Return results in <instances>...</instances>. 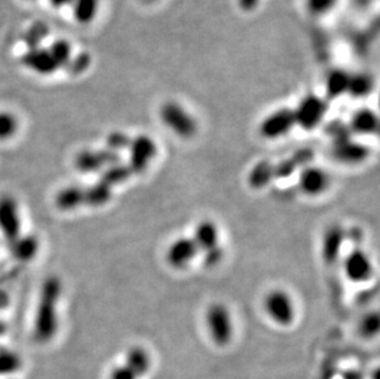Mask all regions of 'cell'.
I'll use <instances>...</instances> for the list:
<instances>
[{
  "label": "cell",
  "instance_id": "9",
  "mask_svg": "<svg viewBox=\"0 0 380 379\" xmlns=\"http://www.w3.org/2000/svg\"><path fill=\"white\" fill-rule=\"evenodd\" d=\"M293 109H278L266 116L260 125V135L266 140H277L287 135L295 127Z\"/></svg>",
  "mask_w": 380,
  "mask_h": 379
},
{
  "label": "cell",
  "instance_id": "35",
  "mask_svg": "<svg viewBox=\"0 0 380 379\" xmlns=\"http://www.w3.org/2000/svg\"><path fill=\"white\" fill-rule=\"evenodd\" d=\"M379 315L377 313H370L360 322V330L365 336H374L379 330Z\"/></svg>",
  "mask_w": 380,
  "mask_h": 379
},
{
  "label": "cell",
  "instance_id": "2",
  "mask_svg": "<svg viewBox=\"0 0 380 379\" xmlns=\"http://www.w3.org/2000/svg\"><path fill=\"white\" fill-rule=\"evenodd\" d=\"M159 117L166 128L184 140H190L198 131V124L193 114L176 101H166L161 105Z\"/></svg>",
  "mask_w": 380,
  "mask_h": 379
},
{
  "label": "cell",
  "instance_id": "18",
  "mask_svg": "<svg viewBox=\"0 0 380 379\" xmlns=\"http://www.w3.org/2000/svg\"><path fill=\"white\" fill-rule=\"evenodd\" d=\"M349 131L357 135H375L379 128L378 114L373 110L360 109L356 111L349 121Z\"/></svg>",
  "mask_w": 380,
  "mask_h": 379
},
{
  "label": "cell",
  "instance_id": "25",
  "mask_svg": "<svg viewBox=\"0 0 380 379\" xmlns=\"http://www.w3.org/2000/svg\"><path fill=\"white\" fill-rule=\"evenodd\" d=\"M24 367V361L19 353L11 348H0V377L17 374Z\"/></svg>",
  "mask_w": 380,
  "mask_h": 379
},
{
  "label": "cell",
  "instance_id": "23",
  "mask_svg": "<svg viewBox=\"0 0 380 379\" xmlns=\"http://www.w3.org/2000/svg\"><path fill=\"white\" fill-rule=\"evenodd\" d=\"M374 89V79L372 74L360 72V73H351L349 78V91L351 96L362 99L372 94Z\"/></svg>",
  "mask_w": 380,
  "mask_h": 379
},
{
  "label": "cell",
  "instance_id": "28",
  "mask_svg": "<svg viewBox=\"0 0 380 379\" xmlns=\"http://www.w3.org/2000/svg\"><path fill=\"white\" fill-rule=\"evenodd\" d=\"M19 120L10 111H0V142L11 140L19 131Z\"/></svg>",
  "mask_w": 380,
  "mask_h": 379
},
{
  "label": "cell",
  "instance_id": "1",
  "mask_svg": "<svg viewBox=\"0 0 380 379\" xmlns=\"http://www.w3.org/2000/svg\"><path fill=\"white\" fill-rule=\"evenodd\" d=\"M62 295V281L57 276L45 278L32 319V339L38 345L51 343L59 333Z\"/></svg>",
  "mask_w": 380,
  "mask_h": 379
},
{
  "label": "cell",
  "instance_id": "29",
  "mask_svg": "<svg viewBox=\"0 0 380 379\" xmlns=\"http://www.w3.org/2000/svg\"><path fill=\"white\" fill-rule=\"evenodd\" d=\"M48 51L59 68L67 67L68 63L72 59V46L67 40H57L52 43Z\"/></svg>",
  "mask_w": 380,
  "mask_h": 379
},
{
  "label": "cell",
  "instance_id": "15",
  "mask_svg": "<svg viewBox=\"0 0 380 379\" xmlns=\"http://www.w3.org/2000/svg\"><path fill=\"white\" fill-rule=\"evenodd\" d=\"M334 156L346 164H360L370 156V149L358 142L344 138L334 142Z\"/></svg>",
  "mask_w": 380,
  "mask_h": 379
},
{
  "label": "cell",
  "instance_id": "11",
  "mask_svg": "<svg viewBox=\"0 0 380 379\" xmlns=\"http://www.w3.org/2000/svg\"><path fill=\"white\" fill-rule=\"evenodd\" d=\"M344 272L349 281L360 283L370 280L373 274V265L365 250L355 249L344 260Z\"/></svg>",
  "mask_w": 380,
  "mask_h": 379
},
{
  "label": "cell",
  "instance_id": "27",
  "mask_svg": "<svg viewBox=\"0 0 380 379\" xmlns=\"http://www.w3.org/2000/svg\"><path fill=\"white\" fill-rule=\"evenodd\" d=\"M131 175H132V172H131L129 165L121 164V161H119V163H116V164L103 169L100 181L105 182L110 187L116 186V185H119L126 180H129Z\"/></svg>",
  "mask_w": 380,
  "mask_h": 379
},
{
  "label": "cell",
  "instance_id": "26",
  "mask_svg": "<svg viewBox=\"0 0 380 379\" xmlns=\"http://www.w3.org/2000/svg\"><path fill=\"white\" fill-rule=\"evenodd\" d=\"M73 13L79 24L87 25L95 20L100 8V0H74Z\"/></svg>",
  "mask_w": 380,
  "mask_h": 379
},
{
  "label": "cell",
  "instance_id": "12",
  "mask_svg": "<svg viewBox=\"0 0 380 379\" xmlns=\"http://www.w3.org/2000/svg\"><path fill=\"white\" fill-rule=\"evenodd\" d=\"M198 248L192 238L182 237L175 240L166 253V260L175 269H181L189 265L198 254Z\"/></svg>",
  "mask_w": 380,
  "mask_h": 379
},
{
  "label": "cell",
  "instance_id": "6",
  "mask_svg": "<svg viewBox=\"0 0 380 379\" xmlns=\"http://www.w3.org/2000/svg\"><path fill=\"white\" fill-rule=\"evenodd\" d=\"M206 324L212 340L218 346H226L231 343L234 334V327L231 312L224 304L214 303L208 308Z\"/></svg>",
  "mask_w": 380,
  "mask_h": 379
},
{
  "label": "cell",
  "instance_id": "21",
  "mask_svg": "<svg viewBox=\"0 0 380 379\" xmlns=\"http://www.w3.org/2000/svg\"><path fill=\"white\" fill-rule=\"evenodd\" d=\"M10 250L14 258L17 261H22V262H29L32 259H35L38 249H40V245H38V240L30 235H21L20 238L11 243Z\"/></svg>",
  "mask_w": 380,
  "mask_h": 379
},
{
  "label": "cell",
  "instance_id": "5",
  "mask_svg": "<svg viewBox=\"0 0 380 379\" xmlns=\"http://www.w3.org/2000/svg\"><path fill=\"white\" fill-rule=\"evenodd\" d=\"M22 235V216L19 202L9 195L0 198V237L8 244Z\"/></svg>",
  "mask_w": 380,
  "mask_h": 379
},
{
  "label": "cell",
  "instance_id": "34",
  "mask_svg": "<svg viewBox=\"0 0 380 379\" xmlns=\"http://www.w3.org/2000/svg\"><path fill=\"white\" fill-rule=\"evenodd\" d=\"M298 168L297 163L291 156L288 159L279 161L278 164H275V177L276 179H287V177H292L294 172H297Z\"/></svg>",
  "mask_w": 380,
  "mask_h": 379
},
{
  "label": "cell",
  "instance_id": "3",
  "mask_svg": "<svg viewBox=\"0 0 380 379\" xmlns=\"http://www.w3.org/2000/svg\"><path fill=\"white\" fill-rule=\"evenodd\" d=\"M152 367V357L145 348L134 346L129 348L122 364L111 369L108 379H142Z\"/></svg>",
  "mask_w": 380,
  "mask_h": 379
},
{
  "label": "cell",
  "instance_id": "20",
  "mask_svg": "<svg viewBox=\"0 0 380 379\" xmlns=\"http://www.w3.org/2000/svg\"><path fill=\"white\" fill-rule=\"evenodd\" d=\"M275 179V164L270 161H257L247 175L249 185L255 190L265 188Z\"/></svg>",
  "mask_w": 380,
  "mask_h": 379
},
{
  "label": "cell",
  "instance_id": "24",
  "mask_svg": "<svg viewBox=\"0 0 380 379\" xmlns=\"http://www.w3.org/2000/svg\"><path fill=\"white\" fill-rule=\"evenodd\" d=\"M57 206L59 209L72 211L84 205V188L80 186H68L57 195Z\"/></svg>",
  "mask_w": 380,
  "mask_h": 379
},
{
  "label": "cell",
  "instance_id": "14",
  "mask_svg": "<svg viewBox=\"0 0 380 379\" xmlns=\"http://www.w3.org/2000/svg\"><path fill=\"white\" fill-rule=\"evenodd\" d=\"M21 61L25 67L41 75H50L54 73L57 69H59L50 51L42 47L27 50Z\"/></svg>",
  "mask_w": 380,
  "mask_h": 379
},
{
  "label": "cell",
  "instance_id": "37",
  "mask_svg": "<svg viewBox=\"0 0 380 379\" xmlns=\"http://www.w3.org/2000/svg\"><path fill=\"white\" fill-rule=\"evenodd\" d=\"M292 158L297 163L298 167H305L313 159L314 151L312 149H300V151H295Z\"/></svg>",
  "mask_w": 380,
  "mask_h": 379
},
{
  "label": "cell",
  "instance_id": "33",
  "mask_svg": "<svg viewBox=\"0 0 380 379\" xmlns=\"http://www.w3.org/2000/svg\"><path fill=\"white\" fill-rule=\"evenodd\" d=\"M92 64V57L87 52H82L77 54L75 57L71 59V62L68 63V69L73 74H82L87 72V68Z\"/></svg>",
  "mask_w": 380,
  "mask_h": 379
},
{
  "label": "cell",
  "instance_id": "39",
  "mask_svg": "<svg viewBox=\"0 0 380 379\" xmlns=\"http://www.w3.org/2000/svg\"><path fill=\"white\" fill-rule=\"evenodd\" d=\"M52 6L54 8H63V6H71L74 0H50Z\"/></svg>",
  "mask_w": 380,
  "mask_h": 379
},
{
  "label": "cell",
  "instance_id": "19",
  "mask_svg": "<svg viewBox=\"0 0 380 379\" xmlns=\"http://www.w3.org/2000/svg\"><path fill=\"white\" fill-rule=\"evenodd\" d=\"M349 78H351V73H349L347 70L341 68L332 69L325 80V90H326L328 99H337L339 96L347 94Z\"/></svg>",
  "mask_w": 380,
  "mask_h": 379
},
{
  "label": "cell",
  "instance_id": "30",
  "mask_svg": "<svg viewBox=\"0 0 380 379\" xmlns=\"http://www.w3.org/2000/svg\"><path fill=\"white\" fill-rule=\"evenodd\" d=\"M48 35V27H47L45 22H35L29 31L26 32L25 37H24V41L29 50H34V48H38L41 42L46 38Z\"/></svg>",
  "mask_w": 380,
  "mask_h": 379
},
{
  "label": "cell",
  "instance_id": "10",
  "mask_svg": "<svg viewBox=\"0 0 380 379\" xmlns=\"http://www.w3.org/2000/svg\"><path fill=\"white\" fill-rule=\"evenodd\" d=\"M119 163V153L112 151H84L77 156V168L80 172L92 174Z\"/></svg>",
  "mask_w": 380,
  "mask_h": 379
},
{
  "label": "cell",
  "instance_id": "16",
  "mask_svg": "<svg viewBox=\"0 0 380 379\" xmlns=\"http://www.w3.org/2000/svg\"><path fill=\"white\" fill-rule=\"evenodd\" d=\"M346 240V230L341 225H331L323 240V258L328 264H334L339 259L342 245Z\"/></svg>",
  "mask_w": 380,
  "mask_h": 379
},
{
  "label": "cell",
  "instance_id": "8",
  "mask_svg": "<svg viewBox=\"0 0 380 379\" xmlns=\"http://www.w3.org/2000/svg\"><path fill=\"white\" fill-rule=\"evenodd\" d=\"M265 311L273 322L279 325L287 327L292 324L295 317V308L293 299L287 292L282 290H275L268 293L265 298Z\"/></svg>",
  "mask_w": 380,
  "mask_h": 379
},
{
  "label": "cell",
  "instance_id": "22",
  "mask_svg": "<svg viewBox=\"0 0 380 379\" xmlns=\"http://www.w3.org/2000/svg\"><path fill=\"white\" fill-rule=\"evenodd\" d=\"M112 198V187L98 180L87 188H84V205L92 207H101Z\"/></svg>",
  "mask_w": 380,
  "mask_h": 379
},
{
  "label": "cell",
  "instance_id": "7",
  "mask_svg": "<svg viewBox=\"0 0 380 379\" xmlns=\"http://www.w3.org/2000/svg\"><path fill=\"white\" fill-rule=\"evenodd\" d=\"M129 169L132 174L145 172L158 154V146L155 140L148 135H139L131 140L129 147Z\"/></svg>",
  "mask_w": 380,
  "mask_h": 379
},
{
  "label": "cell",
  "instance_id": "4",
  "mask_svg": "<svg viewBox=\"0 0 380 379\" xmlns=\"http://www.w3.org/2000/svg\"><path fill=\"white\" fill-rule=\"evenodd\" d=\"M328 101L316 94H309L299 101L293 109L295 125L305 131H313L318 127L328 114Z\"/></svg>",
  "mask_w": 380,
  "mask_h": 379
},
{
  "label": "cell",
  "instance_id": "13",
  "mask_svg": "<svg viewBox=\"0 0 380 379\" xmlns=\"http://www.w3.org/2000/svg\"><path fill=\"white\" fill-rule=\"evenodd\" d=\"M330 177L324 169L305 167L299 175V187L308 196H318L329 187Z\"/></svg>",
  "mask_w": 380,
  "mask_h": 379
},
{
  "label": "cell",
  "instance_id": "32",
  "mask_svg": "<svg viewBox=\"0 0 380 379\" xmlns=\"http://www.w3.org/2000/svg\"><path fill=\"white\" fill-rule=\"evenodd\" d=\"M131 137L124 132L121 131H115L112 133H110L108 135V151H115V153H119V151H124V149H129V143H131Z\"/></svg>",
  "mask_w": 380,
  "mask_h": 379
},
{
  "label": "cell",
  "instance_id": "36",
  "mask_svg": "<svg viewBox=\"0 0 380 379\" xmlns=\"http://www.w3.org/2000/svg\"><path fill=\"white\" fill-rule=\"evenodd\" d=\"M223 256H224V251L219 246H217L214 249L205 253V262H206L207 266L218 265L223 260Z\"/></svg>",
  "mask_w": 380,
  "mask_h": 379
},
{
  "label": "cell",
  "instance_id": "38",
  "mask_svg": "<svg viewBox=\"0 0 380 379\" xmlns=\"http://www.w3.org/2000/svg\"><path fill=\"white\" fill-rule=\"evenodd\" d=\"M261 0H238V6L245 13H251L255 10Z\"/></svg>",
  "mask_w": 380,
  "mask_h": 379
},
{
  "label": "cell",
  "instance_id": "17",
  "mask_svg": "<svg viewBox=\"0 0 380 379\" xmlns=\"http://www.w3.org/2000/svg\"><path fill=\"white\" fill-rule=\"evenodd\" d=\"M192 239L203 253L219 246V230L217 224L212 221H202L197 224Z\"/></svg>",
  "mask_w": 380,
  "mask_h": 379
},
{
  "label": "cell",
  "instance_id": "31",
  "mask_svg": "<svg viewBox=\"0 0 380 379\" xmlns=\"http://www.w3.org/2000/svg\"><path fill=\"white\" fill-rule=\"evenodd\" d=\"M339 0H305V6L309 13L314 16L328 15L335 9Z\"/></svg>",
  "mask_w": 380,
  "mask_h": 379
},
{
  "label": "cell",
  "instance_id": "40",
  "mask_svg": "<svg viewBox=\"0 0 380 379\" xmlns=\"http://www.w3.org/2000/svg\"><path fill=\"white\" fill-rule=\"evenodd\" d=\"M143 1H145V3H154L156 0H143Z\"/></svg>",
  "mask_w": 380,
  "mask_h": 379
}]
</instances>
